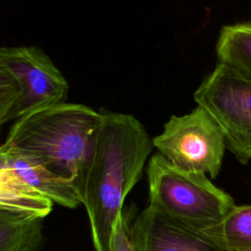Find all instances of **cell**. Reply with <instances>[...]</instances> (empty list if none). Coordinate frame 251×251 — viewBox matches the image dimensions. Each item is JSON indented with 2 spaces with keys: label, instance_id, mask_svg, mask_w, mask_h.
<instances>
[{
  "label": "cell",
  "instance_id": "cell-1",
  "mask_svg": "<svg viewBox=\"0 0 251 251\" xmlns=\"http://www.w3.org/2000/svg\"><path fill=\"white\" fill-rule=\"evenodd\" d=\"M154 145L132 115L103 112L82 188L95 251H111L114 232L128 192L142 176Z\"/></svg>",
  "mask_w": 251,
  "mask_h": 251
},
{
  "label": "cell",
  "instance_id": "cell-2",
  "mask_svg": "<svg viewBox=\"0 0 251 251\" xmlns=\"http://www.w3.org/2000/svg\"><path fill=\"white\" fill-rule=\"evenodd\" d=\"M103 113L78 103H60L15 121L4 145L28 154L74 181L82 197L85 173Z\"/></svg>",
  "mask_w": 251,
  "mask_h": 251
},
{
  "label": "cell",
  "instance_id": "cell-3",
  "mask_svg": "<svg viewBox=\"0 0 251 251\" xmlns=\"http://www.w3.org/2000/svg\"><path fill=\"white\" fill-rule=\"evenodd\" d=\"M146 173L149 205L196 230L216 226L235 206L206 174L180 169L160 153L149 159Z\"/></svg>",
  "mask_w": 251,
  "mask_h": 251
},
{
  "label": "cell",
  "instance_id": "cell-4",
  "mask_svg": "<svg viewBox=\"0 0 251 251\" xmlns=\"http://www.w3.org/2000/svg\"><path fill=\"white\" fill-rule=\"evenodd\" d=\"M69 88L64 75L41 49L0 48V125L67 102Z\"/></svg>",
  "mask_w": 251,
  "mask_h": 251
},
{
  "label": "cell",
  "instance_id": "cell-5",
  "mask_svg": "<svg viewBox=\"0 0 251 251\" xmlns=\"http://www.w3.org/2000/svg\"><path fill=\"white\" fill-rule=\"evenodd\" d=\"M194 100L220 126L226 148L242 165L251 160V79L218 63Z\"/></svg>",
  "mask_w": 251,
  "mask_h": 251
},
{
  "label": "cell",
  "instance_id": "cell-6",
  "mask_svg": "<svg viewBox=\"0 0 251 251\" xmlns=\"http://www.w3.org/2000/svg\"><path fill=\"white\" fill-rule=\"evenodd\" d=\"M152 141L160 154L180 169L208 174L212 178L220 174L226 148L225 136L198 105L183 116L173 115Z\"/></svg>",
  "mask_w": 251,
  "mask_h": 251
},
{
  "label": "cell",
  "instance_id": "cell-7",
  "mask_svg": "<svg viewBox=\"0 0 251 251\" xmlns=\"http://www.w3.org/2000/svg\"><path fill=\"white\" fill-rule=\"evenodd\" d=\"M133 251H225L205 232L148 205L129 226Z\"/></svg>",
  "mask_w": 251,
  "mask_h": 251
},
{
  "label": "cell",
  "instance_id": "cell-8",
  "mask_svg": "<svg viewBox=\"0 0 251 251\" xmlns=\"http://www.w3.org/2000/svg\"><path fill=\"white\" fill-rule=\"evenodd\" d=\"M0 161L53 203L70 209L82 204L81 193L74 181L56 175L34 157L2 144Z\"/></svg>",
  "mask_w": 251,
  "mask_h": 251
},
{
  "label": "cell",
  "instance_id": "cell-9",
  "mask_svg": "<svg viewBox=\"0 0 251 251\" xmlns=\"http://www.w3.org/2000/svg\"><path fill=\"white\" fill-rule=\"evenodd\" d=\"M53 201L21 178L5 162L0 161V208L45 218Z\"/></svg>",
  "mask_w": 251,
  "mask_h": 251
},
{
  "label": "cell",
  "instance_id": "cell-10",
  "mask_svg": "<svg viewBox=\"0 0 251 251\" xmlns=\"http://www.w3.org/2000/svg\"><path fill=\"white\" fill-rule=\"evenodd\" d=\"M43 219L0 208V251H39L43 244Z\"/></svg>",
  "mask_w": 251,
  "mask_h": 251
},
{
  "label": "cell",
  "instance_id": "cell-11",
  "mask_svg": "<svg viewBox=\"0 0 251 251\" xmlns=\"http://www.w3.org/2000/svg\"><path fill=\"white\" fill-rule=\"evenodd\" d=\"M216 54L218 63L251 79V22L224 25L217 40Z\"/></svg>",
  "mask_w": 251,
  "mask_h": 251
},
{
  "label": "cell",
  "instance_id": "cell-12",
  "mask_svg": "<svg viewBox=\"0 0 251 251\" xmlns=\"http://www.w3.org/2000/svg\"><path fill=\"white\" fill-rule=\"evenodd\" d=\"M203 232L225 251H250L251 205H235L219 224Z\"/></svg>",
  "mask_w": 251,
  "mask_h": 251
},
{
  "label": "cell",
  "instance_id": "cell-13",
  "mask_svg": "<svg viewBox=\"0 0 251 251\" xmlns=\"http://www.w3.org/2000/svg\"><path fill=\"white\" fill-rule=\"evenodd\" d=\"M111 251H133L129 237V226L124 212L116 226Z\"/></svg>",
  "mask_w": 251,
  "mask_h": 251
},
{
  "label": "cell",
  "instance_id": "cell-14",
  "mask_svg": "<svg viewBox=\"0 0 251 251\" xmlns=\"http://www.w3.org/2000/svg\"><path fill=\"white\" fill-rule=\"evenodd\" d=\"M250 251H251V250H250Z\"/></svg>",
  "mask_w": 251,
  "mask_h": 251
}]
</instances>
